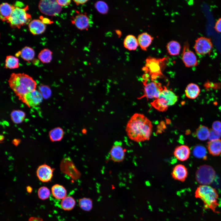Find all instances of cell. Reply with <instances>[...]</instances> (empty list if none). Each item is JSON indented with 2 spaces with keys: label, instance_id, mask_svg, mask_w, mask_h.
Wrapping results in <instances>:
<instances>
[{
  "label": "cell",
  "instance_id": "obj_37",
  "mask_svg": "<svg viewBox=\"0 0 221 221\" xmlns=\"http://www.w3.org/2000/svg\"><path fill=\"white\" fill-rule=\"evenodd\" d=\"M50 194L49 189L45 186L41 187L38 191L39 198L42 200H45L48 198Z\"/></svg>",
  "mask_w": 221,
  "mask_h": 221
},
{
  "label": "cell",
  "instance_id": "obj_1",
  "mask_svg": "<svg viewBox=\"0 0 221 221\" xmlns=\"http://www.w3.org/2000/svg\"><path fill=\"white\" fill-rule=\"evenodd\" d=\"M152 129V123L149 119L142 114L135 113L128 121L126 131L130 140L139 142L150 139Z\"/></svg>",
  "mask_w": 221,
  "mask_h": 221
},
{
  "label": "cell",
  "instance_id": "obj_10",
  "mask_svg": "<svg viewBox=\"0 0 221 221\" xmlns=\"http://www.w3.org/2000/svg\"><path fill=\"white\" fill-rule=\"evenodd\" d=\"M213 47V44L210 38L201 37L196 40L194 48L198 54L203 55L209 53Z\"/></svg>",
  "mask_w": 221,
  "mask_h": 221
},
{
  "label": "cell",
  "instance_id": "obj_35",
  "mask_svg": "<svg viewBox=\"0 0 221 221\" xmlns=\"http://www.w3.org/2000/svg\"><path fill=\"white\" fill-rule=\"evenodd\" d=\"M95 7L96 10L102 14H107L109 10V7L107 3L102 1H99L95 4Z\"/></svg>",
  "mask_w": 221,
  "mask_h": 221
},
{
  "label": "cell",
  "instance_id": "obj_18",
  "mask_svg": "<svg viewBox=\"0 0 221 221\" xmlns=\"http://www.w3.org/2000/svg\"><path fill=\"white\" fill-rule=\"evenodd\" d=\"M29 27L30 32L33 35L42 33L45 31L46 25L41 21L34 19L29 23Z\"/></svg>",
  "mask_w": 221,
  "mask_h": 221
},
{
  "label": "cell",
  "instance_id": "obj_34",
  "mask_svg": "<svg viewBox=\"0 0 221 221\" xmlns=\"http://www.w3.org/2000/svg\"><path fill=\"white\" fill-rule=\"evenodd\" d=\"M193 155L196 157L205 159L207 157V152L205 148L201 145H197L194 148Z\"/></svg>",
  "mask_w": 221,
  "mask_h": 221
},
{
  "label": "cell",
  "instance_id": "obj_48",
  "mask_svg": "<svg viewBox=\"0 0 221 221\" xmlns=\"http://www.w3.org/2000/svg\"><path fill=\"white\" fill-rule=\"evenodd\" d=\"M4 139V137L3 135H1L0 136V141H3Z\"/></svg>",
  "mask_w": 221,
  "mask_h": 221
},
{
  "label": "cell",
  "instance_id": "obj_17",
  "mask_svg": "<svg viewBox=\"0 0 221 221\" xmlns=\"http://www.w3.org/2000/svg\"><path fill=\"white\" fill-rule=\"evenodd\" d=\"M190 153V150L188 146L184 145L177 146L175 149L173 155L177 160L184 161L189 158Z\"/></svg>",
  "mask_w": 221,
  "mask_h": 221
},
{
  "label": "cell",
  "instance_id": "obj_21",
  "mask_svg": "<svg viewBox=\"0 0 221 221\" xmlns=\"http://www.w3.org/2000/svg\"><path fill=\"white\" fill-rule=\"evenodd\" d=\"M15 8V6L6 2L3 3L0 5V18L2 21H6Z\"/></svg>",
  "mask_w": 221,
  "mask_h": 221
},
{
  "label": "cell",
  "instance_id": "obj_44",
  "mask_svg": "<svg viewBox=\"0 0 221 221\" xmlns=\"http://www.w3.org/2000/svg\"><path fill=\"white\" fill-rule=\"evenodd\" d=\"M21 142V140L19 139L15 138L12 141V143L15 146H17Z\"/></svg>",
  "mask_w": 221,
  "mask_h": 221
},
{
  "label": "cell",
  "instance_id": "obj_23",
  "mask_svg": "<svg viewBox=\"0 0 221 221\" xmlns=\"http://www.w3.org/2000/svg\"><path fill=\"white\" fill-rule=\"evenodd\" d=\"M200 92V90L198 86L194 83L188 84L185 90L186 96L192 99L197 98L199 95Z\"/></svg>",
  "mask_w": 221,
  "mask_h": 221
},
{
  "label": "cell",
  "instance_id": "obj_29",
  "mask_svg": "<svg viewBox=\"0 0 221 221\" xmlns=\"http://www.w3.org/2000/svg\"><path fill=\"white\" fill-rule=\"evenodd\" d=\"M209 133L210 130L207 127L201 125L196 129V135L200 140L205 141L208 139Z\"/></svg>",
  "mask_w": 221,
  "mask_h": 221
},
{
  "label": "cell",
  "instance_id": "obj_6",
  "mask_svg": "<svg viewBox=\"0 0 221 221\" xmlns=\"http://www.w3.org/2000/svg\"><path fill=\"white\" fill-rule=\"evenodd\" d=\"M28 9L27 6L24 8L15 7L6 21L9 23L11 27L18 28L28 24L31 19V15L26 12Z\"/></svg>",
  "mask_w": 221,
  "mask_h": 221
},
{
  "label": "cell",
  "instance_id": "obj_12",
  "mask_svg": "<svg viewBox=\"0 0 221 221\" xmlns=\"http://www.w3.org/2000/svg\"><path fill=\"white\" fill-rule=\"evenodd\" d=\"M126 149L122 143L117 141L114 142L110 152V159L115 162H120L124 159Z\"/></svg>",
  "mask_w": 221,
  "mask_h": 221
},
{
  "label": "cell",
  "instance_id": "obj_43",
  "mask_svg": "<svg viewBox=\"0 0 221 221\" xmlns=\"http://www.w3.org/2000/svg\"><path fill=\"white\" fill-rule=\"evenodd\" d=\"M28 221H44L43 219L40 217H31L29 218Z\"/></svg>",
  "mask_w": 221,
  "mask_h": 221
},
{
  "label": "cell",
  "instance_id": "obj_41",
  "mask_svg": "<svg viewBox=\"0 0 221 221\" xmlns=\"http://www.w3.org/2000/svg\"><path fill=\"white\" fill-rule=\"evenodd\" d=\"M56 1L61 6H68L70 3L71 2V1L70 0H57Z\"/></svg>",
  "mask_w": 221,
  "mask_h": 221
},
{
  "label": "cell",
  "instance_id": "obj_19",
  "mask_svg": "<svg viewBox=\"0 0 221 221\" xmlns=\"http://www.w3.org/2000/svg\"><path fill=\"white\" fill-rule=\"evenodd\" d=\"M207 148L211 155L219 156L221 154V140L219 139L210 141L207 143Z\"/></svg>",
  "mask_w": 221,
  "mask_h": 221
},
{
  "label": "cell",
  "instance_id": "obj_26",
  "mask_svg": "<svg viewBox=\"0 0 221 221\" xmlns=\"http://www.w3.org/2000/svg\"><path fill=\"white\" fill-rule=\"evenodd\" d=\"M76 204V201L72 196H66L62 200L60 203L62 208L65 211H70L74 208Z\"/></svg>",
  "mask_w": 221,
  "mask_h": 221
},
{
  "label": "cell",
  "instance_id": "obj_5",
  "mask_svg": "<svg viewBox=\"0 0 221 221\" xmlns=\"http://www.w3.org/2000/svg\"><path fill=\"white\" fill-rule=\"evenodd\" d=\"M178 96L165 87L159 96L151 103L155 109L160 111L167 110L170 106L173 105L178 100Z\"/></svg>",
  "mask_w": 221,
  "mask_h": 221
},
{
  "label": "cell",
  "instance_id": "obj_40",
  "mask_svg": "<svg viewBox=\"0 0 221 221\" xmlns=\"http://www.w3.org/2000/svg\"><path fill=\"white\" fill-rule=\"evenodd\" d=\"M214 28L217 32L221 33V17L217 20Z\"/></svg>",
  "mask_w": 221,
  "mask_h": 221
},
{
  "label": "cell",
  "instance_id": "obj_31",
  "mask_svg": "<svg viewBox=\"0 0 221 221\" xmlns=\"http://www.w3.org/2000/svg\"><path fill=\"white\" fill-rule=\"evenodd\" d=\"M21 57L24 60L29 61L33 59L35 56V52L32 48L26 46L20 51Z\"/></svg>",
  "mask_w": 221,
  "mask_h": 221
},
{
  "label": "cell",
  "instance_id": "obj_9",
  "mask_svg": "<svg viewBox=\"0 0 221 221\" xmlns=\"http://www.w3.org/2000/svg\"><path fill=\"white\" fill-rule=\"evenodd\" d=\"M39 8L41 13L50 16H56L62 10L61 6L56 0H41L39 3Z\"/></svg>",
  "mask_w": 221,
  "mask_h": 221
},
{
  "label": "cell",
  "instance_id": "obj_38",
  "mask_svg": "<svg viewBox=\"0 0 221 221\" xmlns=\"http://www.w3.org/2000/svg\"><path fill=\"white\" fill-rule=\"evenodd\" d=\"M221 135L212 129L210 130L208 139L210 141L219 139Z\"/></svg>",
  "mask_w": 221,
  "mask_h": 221
},
{
  "label": "cell",
  "instance_id": "obj_4",
  "mask_svg": "<svg viewBox=\"0 0 221 221\" xmlns=\"http://www.w3.org/2000/svg\"><path fill=\"white\" fill-rule=\"evenodd\" d=\"M168 57L157 58L149 56L146 59L145 66L142 68L145 74L148 75L151 80H155L163 76L162 71L168 61Z\"/></svg>",
  "mask_w": 221,
  "mask_h": 221
},
{
  "label": "cell",
  "instance_id": "obj_14",
  "mask_svg": "<svg viewBox=\"0 0 221 221\" xmlns=\"http://www.w3.org/2000/svg\"><path fill=\"white\" fill-rule=\"evenodd\" d=\"M76 14L72 17L71 22L78 29L87 30L90 26V20L86 13L76 11Z\"/></svg>",
  "mask_w": 221,
  "mask_h": 221
},
{
  "label": "cell",
  "instance_id": "obj_32",
  "mask_svg": "<svg viewBox=\"0 0 221 221\" xmlns=\"http://www.w3.org/2000/svg\"><path fill=\"white\" fill-rule=\"evenodd\" d=\"M52 52L48 49L41 50L38 55V58L43 63H48L52 59Z\"/></svg>",
  "mask_w": 221,
  "mask_h": 221
},
{
  "label": "cell",
  "instance_id": "obj_47",
  "mask_svg": "<svg viewBox=\"0 0 221 221\" xmlns=\"http://www.w3.org/2000/svg\"><path fill=\"white\" fill-rule=\"evenodd\" d=\"M116 33V34L118 35L119 36H121V32L119 30H116L115 31Z\"/></svg>",
  "mask_w": 221,
  "mask_h": 221
},
{
  "label": "cell",
  "instance_id": "obj_16",
  "mask_svg": "<svg viewBox=\"0 0 221 221\" xmlns=\"http://www.w3.org/2000/svg\"><path fill=\"white\" fill-rule=\"evenodd\" d=\"M171 175L172 178L174 180L181 182H184L188 176L187 169L182 164H178L173 168Z\"/></svg>",
  "mask_w": 221,
  "mask_h": 221
},
{
  "label": "cell",
  "instance_id": "obj_7",
  "mask_svg": "<svg viewBox=\"0 0 221 221\" xmlns=\"http://www.w3.org/2000/svg\"><path fill=\"white\" fill-rule=\"evenodd\" d=\"M149 79V77L147 75L145 74L143 75L142 82L144 85V92L143 95L139 99L144 97L147 99H156L166 87L162 86L161 83L155 80L148 83Z\"/></svg>",
  "mask_w": 221,
  "mask_h": 221
},
{
  "label": "cell",
  "instance_id": "obj_25",
  "mask_svg": "<svg viewBox=\"0 0 221 221\" xmlns=\"http://www.w3.org/2000/svg\"><path fill=\"white\" fill-rule=\"evenodd\" d=\"M64 134L63 130L61 127H58L55 128L49 133L50 140L52 142L59 141L63 138Z\"/></svg>",
  "mask_w": 221,
  "mask_h": 221
},
{
  "label": "cell",
  "instance_id": "obj_39",
  "mask_svg": "<svg viewBox=\"0 0 221 221\" xmlns=\"http://www.w3.org/2000/svg\"><path fill=\"white\" fill-rule=\"evenodd\" d=\"M212 129L219 133L221 136V122L216 121L212 125Z\"/></svg>",
  "mask_w": 221,
  "mask_h": 221
},
{
  "label": "cell",
  "instance_id": "obj_15",
  "mask_svg": "<svg viewBox=\"0 0 221 221\" xmlns=\"http://www.w3.org/2000/svg\"><path fill=\"white\" fill-rule=\"evenodd\" d=\"M54 169L49 165L44 164L39 166L36 172L37 176L41 182H47L50 181L53 176Z\"/></svg>",
  "mask_w": 221,
  "mask_h": 221
},
{
  "label": "cell",
  "instance_id": "obj_13",
  "mask_svg": "<svg viewBox=\"0 0 221 221\" xmlns=\"http://www.w3.org/2000/svg\"><path fill=\"white\" fill-rule=\"evenodd\" d=\"M43 98L39 91L36 89L26 94L21 101L28 107H33L39 105Z\"/></svg>",
  "mask_w": 221,
  "mask_h": 221
},
{
  "label": "cell",
  "instance_id": "obj_33",
  "mask_svg": "<svg viewBox=\"0 0 221 221\" xmlns=\"http://www.w3.org/2000/svg\"><path fill=\"white\" fill-rule=\"evenodd\" d=\"M78 204L80 207L83 211H89L93 207L92 201L89 198H82L79 200Z\"/></svg>",
  "mask_w": 221,
  "mask_h": 221
},
{
  "label": "cell",
  "instance_id": "obj_2",
  "mask_svg": "<svg viewBox=\"0 0 221 221\" xmlns=\"http://www.w3.org/2000/svg\"><path fill=\"white\" fill-rule=\"evenodd\" d=\"M10 87L21 100L27 93L36 89L37 83L32 77L24 73H12L8 81Z\"/></svg>",
  "mask_w": 221,
  "mask_h": 221
},
{
  "label": "cell",
  "instance_id": "obj_8",
  "mask_svg": "<svg viewBox=\"0 0 221 221\" xmlns=\"http://www.w3.org/2000/svg\"><path fill=\"white\" fill-rule=\"evenodd\" d=\"M215 176V172L212 167L204 165L200 166L197 170L196 179L201 185H209L213 182Z\"/></svg>",
  "mask_w": 221,
  "mask_h": 221
},
{
  "label": "cell",
  "instance_id": "obj_28",
  "mask_svg": "<svg viewBox=\"0 0 221 221\" xmlns=\"http://www.w3.org/2000/svg\"><path fill=\"white\" fill-rule=\"evenodd\" d=\"M167 49L170 55L176 56L178 55L180 52L181 46L178 42L172 41L167 44Z\"/></svg>",
  "mask_w": 221,
  "mask_h": 221
},
{
  "label": "cell",
  "instance_id": "obj_30",
  "mask_svg": "<svg viewBox=\"0 0 221 221\" xmlns=\"http://www.w3.org/2000/svg\"><path fill=\"white\" fill-rule=\"evenodd\" d=\"M19 66L18 58L12 56H6L5 60V68H6L14 69L18 68Z\"/></svg>",
  "mask_w": 221,
  "mask_h": 221
},
{
  "label": "cell",
  "instance_id": "obj_36",
  "mask_svg": "<svg viewBox=\"0 0 221 221\" xmlns=\"http://www.w3.org/2000/svg\"><path fill=\"white\" fill-rule=\"evenodd\" d=\"M38 91L44 99H48L51 95V90L48 86L41 84L39 86Z\"/></svg>",
  "mask_w": 221,
  "mask_h": 221
},
{
  "label": "cell",
  "instance_id": "obj_45",
  "mask_svg": "<svg viewBox=\"0 0 221 221\" xmlns=\"http://www.w3.org/2000/svg\"><path fill=\"white\" fill-rule=\"evenodd\" d=\"M42 19V21L45 24H50L52 23V21L50 20L47 18H43L41 19Z\"/></svg>",
  "mask_w": 221,
  "mask_h": 221
},
{
  "label": "cell",
  "instance_id": "obj_3",
  "mask_svg": "<svg viewBox=\"0 0 221 221\" xmlns=\"http://www.w3.org/2000/svg\"><path fill=\"white\" fill-rule=\"evenodd\" d=\"M195 196L200 199L203 202L204 207L219 213L216 210L219 205V194L216 190L209 185H200L195 191Z\"/></svg>",
  "mask_w": 221,
  "mask_h": 221
},
{
  "label": "cell",
  "instance_id": "obj_20",
  "mask_svg": "<svg viewBox=\"0 0 221 221\" xmlns=\"http://www.w3.org/2000/svg\"><path fill=\"white\" fill-rule=\"evenodd\" d=\"M153 38L146 33H143L139 34L138 37V41L141 49L146 51L150 45Z\"/></svg>",
  "mask_w": 221,
  "mask_h": 221
},
{
  "label": "cell",
  "instance_id": "obj_24",
  "mask_svg": "<svg viewBox=\"0 0 221 221\" xmlns=\"http://www.w3.org/2000/svg\"><path fill=\"white\" fill-rule=\"evenodd\" d=\"M138 45V40L134 36L132 35L127 36L124 40V47L129 50H136Z\"/></svg>",
  "mask_w": 221,
  "mask_h": 221
},
{
  "label": "cell",
  "instance_id": "obj_11",
  "mask_svg": "<svg viewBox=\"0 0 221 221\" xmlns=\"http://www.w3.org/2000/svg\"><path fill=\"white\" fill-rule=\"evenodd\" d=\"M182 60L185 66L191 67L197 66L198 61L195 53L189 48L188 42L185 43L181 55Z\"/></svg>",
  "mask_w": 221,
  "mask_h": 221
},
{
  "label": "cell",
  "instance_id": "obj_27",
  "mask_svg": "<svg viewBox=\"0 0 221 221\" xmlns=\"http://www.w3.org/2000/svg\"><path fill=\"white\" fill-rule=\"evenodd\" d=\"M10 116L14 123L18 124L24 121L25 118V114L23 111L20 110H14L11 112Z\"/></svg>",
  "mask_w": 221,
  "mask_h": 221
},
{
  "label": "cell",
  "instance_id": "obj_46",
  "mask_svg": "<svg viewBox=\"0 0 221 221\" xmlns=\"http://www.w3.org/2000/svg\"><path fill=\"white\" fill-rule=\"evenodd\" d=\"M27 192L29 193H31L32 191V188L29 186H27L26 187Z\"/></svg>",
  "mask_w": 221,
  "mask_h": 221
},
{
  "label": "cell",
  "instance_id": "obj_42",
  "mask_svg": "<svg viewBox=\"0 0 221 221\" xmlns=\"http://www.w3.org/2000/svg\"><path fill=\"white\" fill-rule=\"evenodd\" d=\"M74 2L77 5H83L86 3L88 0H74Z\"/></svg>",
  "mask_w": 221,
  "mask_h": 221
},
{
  "label": "cell",
  "instance_id": "obj_22",
  "mask_svg": "<svg viewBox=\"0 0 221 221\" xmlns=\"http://www.w3.org/2000/svg\"><path fill=\"white\" fill-rule=\"evenodd\" d=\"M51 191L53 196L57 199L62 200L67 196V190L62 185H54L51 188Z\"/></svg>",
  "mask_w": 221,
  "mask_h": 221
}]
</instances>
